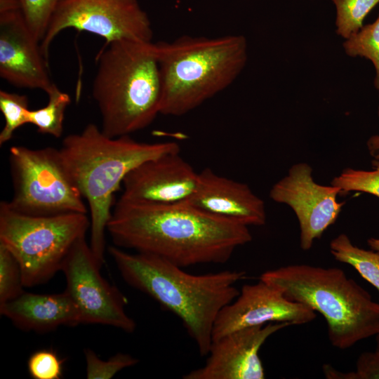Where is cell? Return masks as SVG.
I'll use <instances>...</instances> for the list:
<instances>
[{
	"label": "cell",
	"mask_w": 379,
	"mask_h": 379,
	"mask_svg": "<svg viewBox=\"0 0 379 379\" xmlns=\"http://www.w3.org/2000/svg\"><path fill=\"white\" fill-rule=\"evenodd\" d=\"M107 231L116 246L155 255L182 268L224 264L253 238L248 226L185 202L158 204L119 199Z\"/></svg>",
	"instance_id": "1"
},
{
	"label": "cell",
	"mask_w": 379,
	"mask_h": 379,
	"mask_svg": "<svg viewBox=\"0 0 379 379\" xmlns=\"http://www.w3.org/2000/svg\"><path fill=\"white\" fill-rule=\"evenodd\" d=\"M108 252L124 280L178 317L201 356L208 355L215 320L240 291L242 271L193 274L155 255L128 253L112 246Z\"/></svg>",
	"instance_id": "2"
},
{
	"label": "cell",
	"mask_w": 379,
	"mask_h": 379,
	"mask_svg": "<svg viewBox=\"0 0 379 379\" xmlns=\"http://www.w3.org/2000/svg\"><path fill=\"white\" fill-rule=\"evenodd\" d=\"M65 165L90 211V247L98 265L105 262V232L114 195L125 177L149 159L180 152L175 142H142L131 135L110 138L88 124L78 133L67 135L59 149Z\"/></svg>",
	"instance_id": "3"
},
{
	"label": "cell",
	"mask_w": 379,
	"mask_h": 379,
	"mask_svg": "<svg viewBox=\"0 0 379 379\" xmlns=\"http://www.w3.org/2000/svg\"><path fill=\"white\" fill-rule=\"evenodd\" d=\"M92 95L102 132L130 135L160 114L161 79L155 43L123 39L104 44L96 56Z\"/></svg>",
	"instance_id": "4"
},
{
	"label": "cell",
	"mask_w": 379,
	"mask_h": 379,
	"mask_svg": "<svg viewBox=\"0 0 379 379\" xmlns=\"http://www.w3.org/2000/svg\"><path fill=\"white\" fill-rule=\"evenodd\" d=\"M161 79L160 114L180 117L229 87L248 60L243 35L181 36L155 43Z\"/></svg>",
	"instance_id": "5"
},
{
	"label": "cell",
	"mask_w": 379,
	"mask_h": 379,
	"mask_svg": "<svg viewBox=\"0 0 379 379\" xmlns=\"http://www.w3.org/2000/svg\"><path fill=\"white\" fill-rule=\"evenodd\" d=\"M260 280L319 312L327 323L328 339L338 349L379 333V302L340 268L293 264L266 271Z\"/></svg>",
	"instance_id": "6"
},
{
	"label": "cell",
	"mask_w": 379,
	"mask_h": 379,
	"mask_svg": "<svg viewBox=\"0 0 379 379\" xmlns=\"http://www.w3.org/2000/svg\"><path fill=\"white\" fill-rule=\"evenodd\" d=\"M90 227L86 213L34 216L0 203V244L18 260L24 287L46 283L61 271L71 248Z\"/></svg>",
	"instance_id": "7"
},
{
	"label": "cell",
	"mask_w": 379,
	"mask_h": 379,
	"mask_svg": "<svg viewBox=\"0 0 379 379\" xmlns=\"http://www.w3.org/2000/svg\"><path fill=\"white\" fill-rule=\"evenodd\" d=\"M8 156L13 187L12 198L7 201L11 208L34 216L86 213L84 198L60 149L15 145L10 148Z\"/></svg>",
	"instance_id": "8"
},
{
	"label": "cell",
	"mask_w": 379,
	"mask_h": 379,
	"mask_svg": "<svg viewBox=\"0 0 379 379\" xmlns=\"http://www.w3.org/2000/svg\"><path fill=\"white\" fill-rule=\"evenodd\" d=\"M68 28L95 34L105 44L123 39L152 41L153 36L150 20L138 0H63L40 43L47 60L51 43Z\"/></svg>",
	"instance_id": "9"
},
{
	"label": "cell",
	"mask_w": 379,
	"mask_h": 379,
	"mask_svg": "<svg viewBox=\"0 0 379 379\" xmlns=\"http://www.w3.org/2000/svg\"><path fill=\"white\" fill-rule=\"evenodd\" d=\"M100 268L85 237L79 239L62 267L65 291L75 304L81 324L106 325L133 333L136 324L125 311L127 299L102 277Z\"/></svg>",
	"instance_id": "10"
},
{
	"label": "cell",
	"mask_w": 379,
	"mask_h": 379,
	"mask_svg": "<svg viewBox=\"0 0 379 379\" xmlns=\"http://www.w3.org/2000/svg\"><path fill=\"white\" fill-rule=\"evenodd\" d=\"M312 173L308 164H295L270 192L274 201L286 204L294 211L300 225V247L305 251L336 221L345 204L337 200L340 188L315 182Z\"/></svg>",
	"instance_id": "11"
},
{
	"label": "cell",
	"mask_w": 379,
	"mask_h": 379,
	"mask_svg": "<svg viewBox=\"0 0 379 379\" xmlns=\"http://www.w3.org/2000/svg\"><path fill=\"white\" fill-rule=\"evenodd\" d=\"M40 42L28 28L18 0H0V77L23 88L46 92L53 83Z\"/></svg>",
	"instance_id": "12"
},
{
	"label": "cell",
	"mask_w": 379,
	"mask_h": 379,
	"mask_svg": "<svg viewBox=\"0 0 379 379\" xmlns=\"http://www.w3.org/2000/svg\"><path fill=\"white\" fill-rule=\"evenodd\" d=\"M316 312L287 299L279 290L260 280L245 284L239 295L219 313L213 330L212 342L234 331L272 322L292 325L309 323Z\"/></svg>",
	"instance_id": "13"
},
{
	"label": "cell",
	"mask_w": 379,
	"mask_h": 379,
	"mask_svg": "<svg viewBox=\"0 0 379 379\" xmlns=\"http://www.w3.org/2000/svg\"><path fill=\"white\" fill-rule=\"evenodd\" d=\"M292 326L272 322L241 328L213 340L206 363L185 374L184 379H263L265 371L259 350L278 331Z\"/></svg>",
	"instance_id": "14"
},
{
	"label": "cell",
	"mask_w": 379,
	"mask_h": 379,
	"mask_svg": "<svg viewBox=\"0 0 379 379\" xmlns=\"http://www.w3.org/2000/svg\"><path fill=\"white\" fill-rule=\"evenodd\" d=\"M198 177L180 152H170L144 161L128 173L119 199L158 204L186 202L196 190Z\"/></svg>",
	"instance_id": "15"
},
{
	"label": "cell",
	"mask_w": 379,
	"mask_h": 379,
	"mask_svg": "<svg viewBox=\"0 0 379 379\" xmlns=\"http://www.w3.org/2000/svg\"><path fill=\"white\" fill-rule=\"evenodd\" d=\"M185 203L248 227L266 222L265 203L248 185L220 175L209 168L199 173L196 190Z\"/></svg>",
	"instance_id": "16"
},
{
	"label": "cell",
	"mask_w": 379,
	"mask_h": 379,
	"mask_svg": "<svg viewBox=\"0 0 379 379\" xmlns=\"http://www.w3.org/2000/svg\"><path fill=\"white\" fill-rule=\"evenodd\" d=\"M0 313L19 329L44 333L60 326L81 324L79 312L65 291L56 294L23 292L17 298L0 305Z\"/></svg>",
	"instance_id": "17"
},
{
	"label": "cell",
	"mask_w": 379,
	"mask_h": 379,
	"mask_svg": "<svg viewBox=\"0 0 379 379\" xmlns=\"http://www.w3.org/2000/svg\"><path fill=\"white\" fill-rule=\"evenodd\" d=\"M330 251L336 260L353 267L379 293V252L354 245L345 234L331 240Z\"/></svg>",
	"instance_id": "18"
},
{
	"label": "cell",
	"mask_w": 379,
	"mask_h": 379,
	"mask_svg": "<svg viewBox=\"0 0 379 379\" xmlns=\"http://www.w3.org/2000/svg\"><path fill=\"white\" fill-rule=\"evenodd\" d=\"M46 93L48 98L46 105L30 109L29 124L35 126L39 133L58 138L63 133L65 114L71 98L54 83Z\"/></svg>",
	"instance_id": "19"
},
{
	"label": "cell",
	"mask_w": 379,
	"mask_h": 379,
	"mask_svg": "<svg viewBox=\"0 0 379 379\" xmlns=\"http://www.w3.org/2000/svg\"><path fill=\"white\" fill-rule=\"evenodd\" d=\"M343 46L347 55L363 57L372 62L375 73L374 86L379 91V15L345 39Z\"/></svg>",
	"instance_id": "20"
},
{
	"label": "cell",
	"mask_w": 379,
	"mask_h": 379,
	"mask_svg": "<svg viewBox=\"0 0 379 379\" xmlns=\"http://www.w3.org/2000/svg\"><path fill=\"white\" fill-rule=\"evenodd\" d=\"M335 6L336 33L347 39L362 27L363 21L379 0H331Z\"/></svg>",
	"instance_id": "21"
},
{
	"label": "cell",
	"mask_w": 379,
	"mask_h": 379,
	"mask_svg": "<svg viewBox=\"0 0 379 379\" xmlns=\"http://www.w3.org/2000/svg\"><path fill=\"white\" fill-rule=\"evenodd\" d=\"M0 110L5 119V126L0 133V145H2L12 138L18 128L29 124L28 98L1 90Z\"/></svg>",
	"instance_id": "22"
},
{
	"label": "cell",
	"mask_w": 379,
	"mask_h": 379,
	"mask_svg": "<svg viewBox=\"0 0 379 379\" xmlns=\"http://www.w3.org/2000/svg\"><path fill=\"white\" fill-rule=\"evenodd\" d=\"M371 164V171L345 168L331 185L340 188L341 193L361 192L379 198V161L373 159Z\"/></svg>",
	"instance_id": "23"
},
{
	"label": "cell",
	"mask_w": 379,
	"mask_h": 379,
	"mask_svg": "<svg viewBox=\"0 0 379 379\" xmlns=\"http://www.w3.org/2000/svg\"><path fill=\"white\" fill-rule=\"evenodd\" d=\"M18 1L28 28L41 43L56 8L63 0Z\"/></svg>",
	"instance_id": "24"
},
{
	"label": "cell",
	"mask_w": 379,
	"mask_h": 379,
	"mask_svg": "<svg viewBox=\"0 0 379 379\" xmlns=\"http://www.w3.org/2000/svg\"><path fill=\"white\" fill-rule=\"evenodd\" d=\"M84 353L88 379H111L121 370L138 362L137 358L126 353H117L107 360H102L91 349H85Z\"/></svg>",
	"instance_id": "25"
},
{
	"label": "cell",
	"mask_w": 379,
	"mask_h": 379,
	"mask_svg": "<svg viewBox=\"0 0 379 379\" xmlns=\"http://www.w3.org/2000/svg\"><path fill=\"white\" fill-rule=\"evenodd\" d=\"M23 287L18 260L4 245L0 244V305L22 294Z\"/></svg>",
	"instance_id": "26"
},
{
	"label": "cell",
	"mask_w": 379,
	"mask_h": 379,
	"mask_svg": "<svg viewBox=\"0 0 379 379\" xmlns=\"http://www.w3.org/2000/svg\"><path fill=\"white\" fill-rule=\"evenodd\" d=\"M63 361L53 350L42 349L30 355L27 361V370L34 379H60Z\"/></svg>",
	"instance_id": "27"
},
{
	"label": "cell",
	"mask_w": 379,
	"mask_h": 379,
	"mask_svg": "<svg viewBox=\"0 0 379 379\" xmlns=\"http://www.w3.org/2000/svg\"><path fill=\"white\" fill-rule=\"evenodd\" d=\"M348 379H379V352H364L356 363V371L348 372Z\"/></svg>",
	"instance_id": "28"
},
{
	"label": "cell",
	"mask_w": 379,
	"mask_h": 379,
	"mask_svg": "<svg viewBox=\"0 0 379 379\" xmlns=\"http://www.w3.org/2000/svg\"><path fill=\"white\" fill-rule=\"evenodd\" d=\"M378 114L379 116V104ZM366 145L370 155L373 159L379 161V134L371 136L367 140Z\"/></svg>",
	"instance_id": "29"
},
{
	"label": "cell",
	"mask_w": 379,
	"mask_h": 379,
	"mask_svg": "<svg viewBox=\"0 0 379 379\" xmlns=\"http://www.w3.org/2000/svg\"><path fill=\"white\" fill-rule=\"evenodd\" d=\"M367 244L372 250L379 252V237L370 238L367 240Z\"/></svg>",
	"instance_id": "30"
},
{
	"label": "cell",
	"mask_w": 379,
	"mask_h": 379,
	"mask_svg": "<svg viewBox=\"0 0 379 379\" xmlns=\"http://www.w3.org/2000/svg\"><path fill=\"white\" fill-rule=\"evenodd\" d=\"M376 348L375 350L379 352V333L375 335Z\"/></svg>",
	"instance_id": "31"
}]
</instances>
